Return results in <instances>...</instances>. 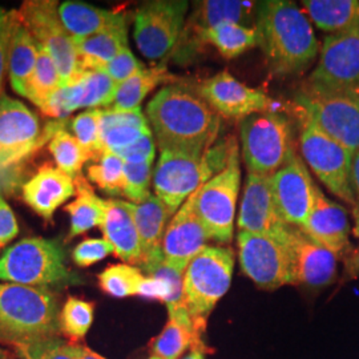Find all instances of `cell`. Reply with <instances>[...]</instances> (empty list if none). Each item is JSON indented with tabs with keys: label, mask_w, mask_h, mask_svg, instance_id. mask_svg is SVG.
I'll use <instances>...</instances> for the list:
<instances>
[{
	"label": "cell",
	"mask_w": 359,
	"mask_h": 359,
	"mask_svg": "<svg viewBox=\"0 0 359 359\" xmlns=\"http://www.w3.org/2000/svg\"><path fill=\"white\" fill-rule=\"evenodd\" d=\"M173 75L168 74L165 67L144 68L136 75L129 77L124 83L117 86L114 109L130 111L140 108L142 100L160 84L172 81Z\"/></svg>",
	"instance_id": "obj_34"
},
{
	"label": "cell",
	"mask_w": 359,
	"mask_h": 359,
	"mask_svg": "<svg viewBox=\"0 0 359 359\" xmlns=\"http://www.w3.org/2000/svg\"><path fill=\"white\" fill-rule=\"evenodd\" d=\"M304 116L353 154L359 151V93L304 90L297 97Z\"/></svg>",
	"instance_id": "obj_9"
},
{
	"label": "cell",
	"mask_w": 359,
	"mask_h": 359,
	"mask_svg": "<svg viewBox=\"0 0 359 359\" xmlns=\"http://www.w3.org/2000/svg\"><path fill=\"white\" fill-rule=\"evenodd\" d=\"M292 283L322 287L333 283L338 257L297 226H289L283 238Z\"/></svg>",
	"instance_id": "obj_17"
},
{
	"label": "cell",
	"mask_w": 359,
	"mask_h": 359,
	"mask_svg": "<svg viewBox=\"0 0 359 359\" xmlns=\"http://www.w3.org/2000/svg\"><path fill=\"white\" fill-rule=\"evenodd\" d=\"M117 83L100 69H84L68 86L55 92L41 112L52 117H65L80 108L109 105L115 100Z\"/></svg>",
	"instance_id": "obj_19"
},
{
	"label": "cell",
	"mask_w": 359,
	"mask_h": 359,
	"mask_svg": "<svg viewBox=\"0 0 359 359\" xmlns=\"http://www.w3.org/2000/svg\"><path fill=\"white\" fill-rule=\"evenodd\" d=\"M301 229L337 257L350 250V222L346 209L317 189L314 206Z\"/></svg>",
	"instance_id": "obj_22"
},
{
	"label": "cell",
	"mask_w": 359,
	"mask_h": 359,
	"mask_svg": "<svg viewBox=\"0 0 359 359\" xmlns=\"http://www.w3.org/2000/svg\"><path fill=\"white\" fill-rule=\"evenodd\" d=\"M301 156L322 184L346 204H355L351 188V163L354 154L334 142L308 118L299 139Z\"/></svg>",
	"instance_id": "obj_10"
},
{
	"label": "cell",
	"mask_w": 359,
	"mask_h": 359,
	"mask_svg": "<svg viewBox=\"0 0 359 359\" xmlns=\"http://www.w3.org/2000/svg\"><path fill=\"white\" fill-rule=\"evenodd\" d=\"M200 95L218 115L231 118L271 112L273 107V102L265 92L248 87L228 71L205 80L200 87Z\"/></svg>",
	"instance_id": "obj_18"
},
{
	"label": "cell",
	"mask_w": 359,
	"mask_h": 359,
	"mask_svg": "<svg viewBox=\"0 0 359 359\" xmlns=\"http://www.w3.org/2000/svg\"><path fill=\"white\" fill-rule=\"evenodd\" d=\"M115 127H137V128H151L147 117L142 112V108L130 111H118V109H104L102 111L100 128L102 132Z\"/></svg>",
	"instance_id": "obj_47"
},
{
	"label": "cell",
	"mask_w": 359,
	"mask_h": 359,
	"mask_svg": "<svg viewBox=\"0 0 359 359\" xmlns=\"http://www.w3.org/2000/svg\"><path fill=\"white\" fill-rule=\"evenodd\" d=\"M169 320L164 330L158 334L152 344V353L161 359H179L184 351L191 348L205 350V345L185 305L168 308Z\"/></svg>",
	"instance_id": "obj_26"
},
{
	"label": "cell",
	"mask_w": 359,
	"mask_h": 359,
	"mask_svg": "<svg viewBox=\"0 0 359 359\" xmlns=\"http://www.w3.org/2000/svg\"><path fill=\"white\" fill-rule=\"evenodd\" d=\"M48 148L57 169L63 170L74 180L81 176V168L90 160V154L80 145L76 137L63 128L57 129L53 133Z\"/></svg>",
	"instance_id": "obj_36"
},
{
	"label": "cell",
	"mask_w": 359,
	"mask_h": 359,
	"mask_svg": "<svg viewBox=\"0 0 359 359\" xmlns=\"http://www.w3.org/2000/svg\"><path fill=\"white\" fill-rule=\"evenodd\" d=\"M75 193V180L63 170L48 165L40 168L23 185V200L44 219H51L56 209Z\"/></svg>",
	"instance_id": "obj_24"
},
{
	"label": "cell",
	"mask_w": 359,
	"mask_h": 359,
	"mask_svg": "<svg viewBox=\"0 0 359 359\" xmlns=\"http://www.w3.org/2000/svg\"><path fill=\"white\" fill-rule=\"evenodd\" d=\"M63 87L57 67L51 56L39 46L38 60L27 87V99L43 109L55 92Z\"/></svg>",
	"instance_id": "obj_35"
},
{
	"label": "cell",
	"mask_w": 359,
	"mask_h": 359,
	"mask_svg": "<svg viewBox=\"0 0 359 359\" xmlns=\"http://www.w3.org/2000/svg\"><path fill=\"white\" fill-rule=\"evenodd\" d=\"M128 208L142 243L140 268L149 276L164 262L161 248L163 238L167 231L168 221L175 213L156 196H151L142 204L128 203Z\"/></svg>",
	"instance_id": "obj_23"
},
{
	"label": "cell",
	"mask_w": 359,
	"mask_h": 359,
	"mask_svg": "<svg viewBox=\"0 0 359 359\" xmlns=\"http://www.w3.org/2000/svg\"><path fill=\"white\" fill-rule=\"evenodd\" d=\"M238 152V145L233 136H226L222 140L215 142L205 154L206 167L212 172L213 177L221 173L225 168L229 165L231 157Z\"/></svg>",
	"instance_id": "obj_46"
},
{
	"label": "cell",
	"mask_w": 359,
	"mask_h": 359,
	"mask_svg": "<svg viewBox=\"0 0 359 359\" xmlns=\"http://www.w3.org/2000/svg\"><path fill=\"white\" fill-rule=\"evenodd\" d=\"M213 177L204 154L163 149L154 173L156 197L176 213L181 205Z\"/></svg>",
	"instance_id": "obj_14"
},
{
	"label": "cell",
	"mask_w": 359,
	"mask_h": 359,
	"mask_svg": "<svg viewBox=\"0 0 359 359\" xmlns=\"http://www.w3.org/2000/svg\"><path fill=\"white\" fill-rule=\"evenodd\" d=\"M15 13H16L15 10L7 11L0 7V99H1L6 69L8 67V44H10Z\"/></svg>",
	"instance_id": "obj_49"
},
{
	"label": "cell",
	"mask_w": 359,
	"mask_h": 359,
	"mask_svg": "<svg viewBox=\"0 0 359 359\" xmlns=\"http://www.w3.org/2000/svg\"><path fill=\"white\" fill-rule=\"evenodd\" d=\"M145 67L142 62L136 59V56L132 53L129 48H126L121 53H118L115 59H112L109 63L104 65L100 71L107 74L117 84L124 83L129 77L136 75Z\"/></svg>",
	"instance_id": "obj_44"
},
{
	"label": "cell",
	"mask_w": 359,
	"mask_h": 359,
	"mask_svg": "<svg viewBox=\"0 0 359 359\" xmlns=\"http://www.w3.org/2000/svg\"><path fill=\"white\" fill-rule=\"evenodd\" d=\"M196 11L188 20V26L185 32H194L208 29L219 25H241L248 26V23L253 22V18L257 20L258 10L256 3L246 1H234V0H205L197 3Z\"/></svg>",
	"instance_id": "obj_29"
},
{
	"label": "cell",
	"mask_w": 359,
	"mask_h": 359,
	"mask_svg": "<svg viewBox=\"0 0 359 359\" xmlns=\"http://www.w3.org/2000/svg\"><path fill=\"white\" fill-rule=\"evenodd\" d=\"M208 241L209 236L194 212L192 194L168 224L161 246L164 264L185 273L193 258L208 246Z\"/></svg>",
	"instance_id": "obj_20"
},
{
	"label": "cell",
	"mask_w": 359,
	"mask_h": 359,
	"mask_svg": "<svg viewBox=\"0 0 359 359\" xmlns=\"http://www.w3.org/2000/svg\"><path fill=\"white\" fill-rule=\"evenodd\" d=\"M76 198L74 203L65 206V210L69 213L71 226L68 240L90 231L95 226H102L107 204L105 200L95 194L90 182L83 176L75 179Z\"/></svg>",
	"instance_id": "obj_33"
},
{
	"label": "cell",
	"mask_w": 359,
	"mask_h": 359,
	"mask_svg": "<svg viewBox=\"0 0 359 359\" xmlns=\"http://www.w3.org/2000/svg\"><path fill=\"white\" fill-rule=\"evenodd\" d=\"M151 133H152L151 128H137V127H115V128L107 129L102 132L104 151L115 152L118 149L127 148Z\"/></svg>",
	"instance_id": "obj_45"
},
{
	"label": "cell",
	"mask_w": 359,
	"mask_h": 359,
	"mask_svg": "<svg viewBox=\"0 0 359 359\" xmlns=\"http://www.w3.org/2000/svg\"><path fill=\"white\" fill-rule=\"evenodd\" d=\"M59 333L57 298L47 287L0 283V344L16 348Z\"/></svg>",
	"instance_id": "obj_3"
},
{
	"label": "cell",
	"mask_w": 359,
	"mask_h": 359,
	"mask_svg": "<svg viewBox=\"0 0 359 359\" xmlns=\"http://www.w3.org/2000/svg\"><path fill=\"white\" fill-rule=\"evenodd\" d=\"M23 359H75L65 348V341L57 337L32 342L15 348Z\"/></svg>",
	"instance_id": "obj_42"
},
{
	"label": "cell",
	"mask_w": 359,
	"mask_h": 359,
	"mask_svg": "<svg viewBox=\"0 0 359 359\" xmlns=\"http://www.w3.org/2000/svg\"><path fill=\"white\" fill-rule=\"evenodd\" d=\"M149 359H161V358H158V357H156V355H152V357H151V358Z\"/></svg>",
	"instance_id": "obj_55"
},
{
	"label": "cell",
	"mask_w": 359,
	"mask_h": 359,
	"mask_svg": "<svg viewBox=\"0 0 359 359\" xmlns=\"http://www.w3.org/2000/svg\"><path fill=\"white\" fill-rule=\"evenodd\" d=\"M301 4L309 20L329 35L359 26L358 0H304Z\"/></svg>",
	"instance_id": "obj_30"
},
{
	"label": "cell",
	"mask_w": 359,
	"mask_h": 359,
	"mask_svg": "<svg viewBox=\"0 0 359 359\" xmlns=\"http://www.w3.org/2000/svg\"><path fill=\"white\" fill-rule=\"evenodd\" d=\"M237 243L243 271L257 286L273 290L292 283L283 243L270 236L245 231L238 233Z\"/></svg>",
	"instance_id": "obj_16"
},
{
	"label": "cell",
	"mask_w": 359,
	"mask_h": 359,
	"mask_svg": "<svg viewBox=\"0 0 359 359\" xmlns=\"http://www.w3.org/2000/svg\"><path fill=\"white\" fill-rule=\"evenodd\" d=\"M57 11L65 29L75 40L88 38L109 28L127 27V13L97 8L83 1L60 3Z\"/></svg>",
	"instance_id": "obj_27"
},
{
	"label": "cell",
	"mask_w": 359,
	"mask_h": 359,
	"mask_svg": "<svg viewBox=\"0 0 359 359\" xmlns=\"http://www.w3.org/2000/svg\"><path fill=\"white\" fill-rule=\"evenodd\" d=\"M0 281L34 287L81 285L83 280L67 266L60 241L26 238L10 246L0 257Z\"/></svg>",
	"instance_id": "obj_4"
},
{
	"label": "cell",
	"mask_w": 359,
	"mask_h": 359,
	"mask_svg": "<svg viewBox=\"0 0 359 359\" xmlns=\"http://www.w3.org/2000/svg\"><path fill=\"white\" fill-rule=\"evenodd\" d=\"M241 145L248 173L269 179L295 152L287 118L273 111L243 118Z\"/></svg>",
	"instance_id": "obj_6"
},
{
	"label": "cell",
	"mask_w": 359,
	"mask_h": 359,
	"mask_svg": "<svg viewBox=\"0 0 359 359\" xmlns=\"http://www.w3.org/2000/svg\"><path fill=\"white\" fill-rule=\"evenodd\" d=\"M88 176L103 192L111 196L123 194L124 161L114 152L105 151L99 163L88 168Z\"/></svg>",
	"instance_id": "obj_39"
},
{
	"label": "cell",
	"mask_w": 359,
	"mask_h": 359,
	"mask_svg": "<svg viewBox=\"0 0 359 359\" xmlns=\"http://www.w3.org/2000/svg\"><path fill=\"white\" fill-rule=\"evenodd\" d=\"M240 185L241 167L237 152L228 167L193 193L196 216L204 226L209 240L217 244H229L233 238Z\"/></svg>",
	"instance_id": "obj_8"
},
{
	"label": "cell",
	"mask_w": 359,
	"mask_h": 359,
	"mask_svg": "<svg viewBox=\"0 0 359 359\" xmlns=\"http://www.w3.org/2000/svg\"><path fill=\"white\" fill-rule=\"evenodd\" d=\"M0 359H13L11 354L3 348H0Z\"/></svg>",
	"instance_id": "obj_54"
},
{
	"label": "cell",
	"mask_w": 359,
	"mask_h": 359,
	"mask_svg": "<svg viewBox=\"0 0 359 359\" xmlns=\"http://www.w3.org/2000/svg\"><path fill=\"white\" fill-rule=\"evenodd\" d=\"M145 276L142 271L128 264L111 265L99 274V286L105 294L126 298L137 295Z\"/></svg>",
	"instance_id": "obj_37"
},
{
	"label": "cell",
	"mask_w": 359,
	"mask_h": 359,
	"mask_svg": "<svg viewBox=\"0 0 359 359\" xmlns=\"http://www.w3.org/2000/svg\"><path fill=\"white\" fill-rule=\"evenodd\" d=\"M102 109H90L72 120V129L77 142L90 154L92 160H100L104 147L100 128Z\"/></svg>",
	"instance_id": "obj_40"
},
{
	"label": "cell",
	"mask_w": 359,
	"mask_h": 359,
	"mask_svg": "<svg viewBox=\"0 0 359 359\" xmlns=\"http://www.w3.org/2000/svg\"><path fill=\"white\" fill-rule=\"evenodd\" d=\"M18 233L19 226L13 209L0 197V248L13 241Z\"/></svg>",
	"instance_id": "obj_50"
},
{
	"label": "cell",
	"mask_w": 359,
	"mask_h": 359,
	"mask_svg": "<svg viewBox=\"0 0 359 359\" xmlns=\"http://www.w3.org/2000/svg\"><path fill=\"white\" fill-rule=\"evenodd\" d=\"M124 163L129 164H147L154 163V154H156V145H154V136L147 135L142 137L139 142L129 145L127 148L115 151Z\"/></svg>",
	"instance_id": "obj_48"
},
{
	"label": "cell",
	"mask_w": 359,
	"mask_h": 359,
	"mask_svg": "<svg viewBox=\"0 0 359 359\" xmlns=\"http://www.w3.org/2000/svg\"><path fill=\"white\" fill-rule=\"evenodd\" d=\"M237 225L240 231L265 234L283 243L289 225L277 213L269 177L248 173Z\"/></svg>",
	"instance_id": "obj_21"
},
{
	"label": "cell",
	"mask_w": 359,
	"mask_h": 359,
	"mask_svg": "<svg viewBox=\"0 0 359 359\" xmlns=\"http://www.w3.org/2000/svg\"><path fill=\"white\" fill-rule=\"evenodd\" d=\"M193 38L198 41V44H212L225 59L229 60L259 44L256 27H245L233 23L194 31Z\"/></svg>",
	"instance_id": "obj_32"
},
{
	"label": "cell",
	"mask_w": 359,
	"mask_h": 359,
	"mask_svg": "<svg viewBox=\"0 0 359 359\" xmlns=\"http://www.w3.org/2000/svg\"><path fill=\"white\" fill-rule=\"evenodd\" d=\"M57 10V1L29 0L25 1L20 10L16 11V16L39 46L51 56L63 86H68L84 69L77 52L76 41L65 29Z\"/></svg>",
	"instance_id": "obj_7"
},
{
	"label": "cell",
	"mask_w": 359,
	"mask_h": 359,
	"mask_svg": "<svg viewBox=\"0 0 359 359\" xmlns=\"http://www.w3.org/2000/svg\"><path fill=\"white\" fill-rule=\"evenodd\" d=\"M152 164H129L124 163V188L123 194L128 197L129 203L142 204L152 194L149 184L152 179Z\"/></svg>",
	"instance_id": "obj_41"
},
{
	"label": "cell",
	"mask_w": 359,
	"mask_h": 359,
	"mask_svg": "<svg viewBox=\"0 0 359 359\" xmlns=\"http://www.w3.org/2000/svg\"><path fill=\"white\" fill-rule=\"evenodd\" d=\"M270 184L274 205L283 224L301 228L314 206L318 189L304 160L294 152L270 177Z\"/></svg>",
	"instance_id": "obj_15"
},
{
	"label": "cell",
	"mask_w": 359,
	"mask_h": 359,
	"mask_svg": "<svg viewBox=\"0 0 359 359\" xmlns=\"http://www.w3.org/2000/svg\"><path fill=\"white\" fill-rule=\"evenodd\" d=\"M65 126L53 121L46 130L40 127L38 116L27 105L11 97L0 99V168H10L35 152L43 142Z\"/></svg>",
	"instance_id": "obj_13"
},
{
	"label": "cell",
	"mask_w": 359,
	"mask_h": 359,
	"mask_svg": "<svg viewBox=\"0 0 359 359\" xmlns=\"http://www.w3.org/2000/svg\"><path fill=\"white\" fill-rule=\"evenodd\" d=\"M189 3L185 0H154L142 4L135 15L133 38L144 57L157 62L179 43Z\"/></svg>",
	"instance_id": "obj_12"
},
{
	"label": "cell",
	"mask_w": 359,
	"mask_h": 359,
	"mask_svg": "<svg viewBox=\"0 0 359 359\" xmlns=\"http://www.w3.org/2000/svg\"><path fill=\"white\" fill-rule=\"evenodd\" d=\"M256 29L258 46L277 75L305 72L320 53V43L308 15L293 1L262 3L258 8Z\"/></svg>",
	"instance_id": "obj_2"
},
{
	"label": "cell",
	"mask_w": 359,
	"mask_h": 359,
	"mask_svg": "<svg viewBox=\"0 0 359 359\" xmlns=\"http://www.w3.org/2000/svg\"><path fill=\"white\" fill-rule=\"evenodd\" d=\"M234 269L231 248L205 246L184 273V302L196 329L204 333L218 301L228 293Z\"/></svg>",
	"instance_id": "obj_5"
},
{
	"label": "cell",
	"mask_w": 359,
	"mask_h": 359,
	"mask_svg": "<svg viewBox=\"0 0 359 359\" xmlns=\"http://www.w3.org/2000/svg\"><path fill=\"white\" fill-rule=\"evenodd\" d=\"M38 41L15 13L10 44H8V74L13 90L27 97V87L38 60Z\"/></svg>",
	"instance_id": "obj_28"
},
{
	"label": "cell",
	"mask_w": 359,
	"mask_h": 359,
	"mask_svg": "<svg viewBox=\"0 0 359 359\" xmlns=\"http://www.w3.org/2000/svg\"><path fill=\"white\" fill-rule=\"evenodd\" d=\"M105 217L100 226L104 238L114 246V255L121 261L128 265H142L140 236L129 210L128 203L109 198L105 200Z\"/></svg>",
	"instance_id": "obj_25"
},
{
	"label": "cell",
	"mask_w": 359,
	"mask_h": 359,
	"mask_svg": "<svg viewBox=\"0 0 359 359\" xmlns=\"http://www.w3.org/2000/svg\"><path fill=\"white\" fill-rule=\"evenodd\" d=\"M305 90L359 93V26L325 36Z\"/></svg>",
	"instance_id": "obj_11"
},
{
	"label": "cell",
	"mask_w": 359,
	"mask_h": 359,
	"mask_svg": "<svg viewBox=\"0 0 359 359\" xmlns=\"http://www.w3.org/2000/svg\"><path fill=\"white\" fill-rule=\"evenodd\" d=\"M95 306L92 302L68 297L60 311V332L74 344L83 339L93 323Z\"/></svg>",
	"instance_id": "obj_38"
},
{
	"label": "cell",
	"mask_w": 359,
	"mask_h": 359,
	"mask_svg": "<svg viewBox=\"0 0 359 359\" xmlns=\"http://www.w3.org/2000/svg\"><path fill=\"white\" fill-rule=\"evenodd\" d=\"M83 69H100L128 48V27H115L75 40Z\"/></svg>",
	"instance_id": "obj_31"
},
{
	"label": "cell",
	"mask_w": 359,
	"mask_h": 359,
	"mask_svg": "<svg viewBox=\"0 0 359 359\" xmlns=\"http://www.w3.org/2000/svg\"><path fill=\"white\" fill-rule=\"evenodd\" d=\"M184 359H205L204 355V350H198V348H193L191 353Z\"/></svg>",
	"instance_id": "obj_53"
},
{
	"label": "cell",
	"mask_w": 359,
	"mask_h": 359,
	"mask_svg": "<svg viewBox=\"0 0 359 359\" xmlns=\"http://www.w3.org/2000/svg\"><path fill=\"white\" fill-rule=\"evenodd\" d=\"M147 115L160 149L203 156L215 144L219 117L203 97L181 84L158 90L147 105Z\"/></svg>",
	"instance_id": "obj_1"
},
{
	"label": "cell",
	"mask_w": 359,
	"mask_h": 359,
	"mask_svg": "<svg viewBox=\"0 0 359 359\" xmlns=\"http://www.w3.org/2000/svg\"><path fill=\"white\" fill-rule=\"evenodd\" d=\"M65 348L75 359H107L96 354L90 348L83 345H77L74 342H65Z\"/></svg>",
	"instance_id": "obj_52"
},
{
	"label": "cell",
	"mask_w": 359,
	"mask_h": 359,
	"mask_svg": "<svg viewBox=\"0 0 359 359\" xmlns=\"http://www.w3.org/2000/svg\"><path fill=\"white\" fill-rule=\"evenodd\" d=\"M351 188L355 204L353 208V216H354V234L359 237V151L355 152L351 163Z\"/></svg>",
	"instance_id": "obj_51"
},
{
	"label": "cell",
	"mask_w": 359,
	"mask_h": 359,
	"mask_svg": "<svg viewBox=\"0 0 359 359\" xmlns=\"http://www.w3.org/2000/svg\"><path fill=\"white\" fill-rule=\"evenodd\" d=\"M114 253V246L105 238H87L74 249L72 258L77 266L87 268Z\"/></svg>",
	"instance_id": "obj_43"
}]
</instances>
